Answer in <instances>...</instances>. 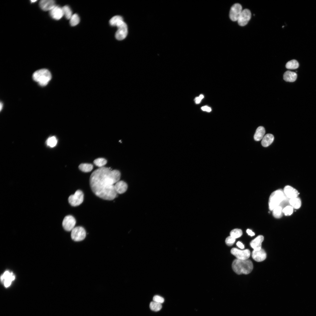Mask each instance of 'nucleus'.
<instances>
[{
    "mask_svg": "<svg viewBox=\"0 0 316 316\" xmlns=\"http://www.w3.org/2000/svg\"><path fill=\"white\" fill-rule=\"evenodd\" d=\"M289 202L291 206L295 209L299 208L301 205V200L297 197L290 199Z\"/></svg>",
    "mask_w": 316,
    "mask_h": 316,
    "instance_id": "obj_22",
    "label": "nucleus"
},
{
    "mask_svg": "<svg viewBox=\"0 0 316 316\" xmlns=\"http://www.w3.org/2000/svg\"><path fill=\"white\" fill-rule=\"evenodd\" d=\"M50 16L54 19L59 20L64 15L62 8L56 5L49 11Z\"/></svg>",
    "mask_w": 316,
    "mask_h": 316,
    "instance_id": "obj_14",
    "label": "nucleus"
},
{
    "mask_svg": "<svg viewBox=\"0 0 316 316\" xmlns=\"http://www.w3.org/2000/svg\"><path fill=\"white\" fill-rule=\"evenodd\" d=\"M84 199V194L80 190L76 191L73 195H70L68 198L69 203L74 207L78 206L83 202Z\"/></svg>",
    "mask_w": 316,
    "mask_h": 316,
    "instance_id": "obj_5",
    "label": "nucleus"
},
{
    "mask_svg": "<svg viewBox=\"0 0 316 316\" xmlns=\"http://www.w3.org/2000/svg\"><path fill=\"white\" fill-rule=\"evenodd\" d=\"M40 8L44 11H50L56 6L53 0H42L39 4Z\"/></svg>",
    "mask_w": 316,
    "mask_h": 316,
    "instance_id": "obj_15",
    "label": "nucleus"
},
{
    "mask_svg": "<svg viewBox=\"0 0 316 316\" xmlns=\"http://www.w3.org/2000/svg\"><path fill=\"white\" fill-rule=\"evenodd\" d=\"M63 15L66 19H70L72 16V11L70 7L66 5L62 8Z\"/></svg>",
    "mask_w": 316,
    "mask_h": 316,
    "instance_id": "obj_26",
    "label": "nucleus"
},
{
    "mask_svg": "<svg viewBox=\"0 0 316 316\" xmlns=\"http://www.w3.org/2000/svg\"><path fill=\"white\" fill-rule=\"evenodd\" d=\"M236 241V239L231 236L227 237L225 240L226 244L229 246H231L233 245Z\"/></svg>",
    "mask_w": 316,
    "mask_h": 316,
    "instance_id": "obj_34",
    "label": "nucleus"
},
{
    "mask_svg": "<svg viewBox=\"0 0 316 316\" xmlns=\"http://www.w3.org/2000/svg\"><path fill=\"white\" fill-rule=\"evenodd\" d=\"M284 192L286 196L290 199L297 197L299 194L296 189L289 186L285 187Z\"/></svg>",
    "mask_w": 316,
    "mask_h": 316,
    "instance_id": "obj_16",
    "label": "nucleus"
},
{
    "mask_svg": "<svg viewBox=\"0 0 316 316\" xmlns=\"http://www.w3.org/2000/svg\"><path fill=\"white\" fill-rule=\"evenodd\" d=\"M246 232L249 235L251 236H254L255 235L254 233L251 230L248 229L247 230Z\"/></svg>",
    "mask_w": 316,
    "mask_h": 316,
    "instance_id": "obj_38",
    "label": "nucleus"
},
{
    "mask_svg": "<svg viewBox=\"0 0 316 316\" xmlns=\"http://www.w3.org/2000/svg\"><path fill=\"white\" fill-rule=\"evenodd\" d=\"M252 256L255 260L260 262L265 259L267 254L265 250L261 248L259 250H254L252 253Z\"/></svg>",
    "mask_w": 316,
    "mask_h": 316,
    "instance_id": "obj_13",
    "label": "nucleus"
},
{
    "mask_svg": "<svg viewBox=\"0 0 316 316\" xmlns=\"http://www.w3.org/2000/svg\"><path fill=\"white\" fill-rule=\"evenodd\" d=\"M201 109L203 111H206L208 112H210L211 111V108L207 106L202 107Z\"/></svg>",
    "mask_w": 316,
    "mask_h": 316,
    "instance_id": "obj_36",
    "label": "nucleus"
},
{
    "mask_svg": "<svg viewBox=\"0 0 316 316\" xmlns=\"http://www.w3.org/2000/svg\"><path fill=\"white\" fill-rule=\"evenodd\" d=\"M242 230L240 229H235L232 230L230 232V236L236 239L240 237L242 235Z\"/></svg>",
    "mask_w": 316,
    "mask_h": 316,
    "instance_id": "obj_29",
    "label": "nucleus"
},
{
    "mask_svg": "<svg viewBox=\"0 0 316 316\" xmlns=\"http://www.w3.org/2000/svg\"><path fill=\"white\" fill-rule=\"evenodd\" d=\"M116 27L118 30L116 32L115 36L116 39L121 40L124 39L128 34V28L126 24L122 21L118 23Z\"/></svg>",
    "mask_w": 316,
    "mask_h": 316,
    "instance_id": "obj_7",
    "label": "nucleus"
},
{
    "mask_svg": "<svg viewBox=\"0 0 316 316\" xmlns=\"http://www.w3.org/2000/svg\"><path fill=\"white\" fill-rule=\"evenodd\" d=\"M33 79L41 86L46 85L51 78L50 71L46 69H42L35 71L33 74Z\"/></svg>",
    "mask_w": 316,
    "mask_h": 316,
    "instance_id": "obj_3",
    "label": "nucleus"
},
{
    "mask_svg": "<svg viewBox=\"0 0 316 316\" xmlns=\"http://www.w3.org/2000/svg\"><path fill=\"white\" fill-rule=\"evenodd\" d=\"M122 17L120 16L116 15L112 17L109 20V24L112 26H116L121 21H123Z\"/></svg>",
    "mask_w": 316,
    "mask_h": 316,
    "instance_id": "obj_24",
    "label": "nucleus"
},
{
    "mask_svg": "<svg viewBox=\"0 0 316 316\" xmlns=\"http://www.w3.org/2000/svg\"><path fill=\"white\" fill-rule=\"evenodd\" d=\"M201 99L199 97H196L195 99V101L196 104H198L200 103Z\"/></svg>",
    "mask_w": 316,
    "mask_h": 316,
    "instance_id": "obj_39",
    "label": "nucleus"
},
{
    "mask_svg": "<svg viewBox=\"0 0 316 316\" xmlns=\"http://www.w3.org/2000/svg\"><path fill=\"white\" fill-rule=\"evenodd\" d=\"M154 301L161 304L164 301V298L159 296L155 295L154 296L153 298Z\"/></svg>",
    "mask_w": 316,
    "mask_h": 316,
    "instance_id": "obj_35",
    "label": "nucleus"
},
{
    "mask_svg": "<svg viewBox=\"0 0 316 316\" xmlns=\"http://www.w3.org/2000/svg\"><path fill=\"white\" fill-rule=\"evenodd\" d=\"M299 66L298 62L296 60H292L288 62L286 65L288 69H295L297 68Z\"/></svg>",
    "mask_w": 316,
    "mask_h": 316,
    "instance_id": "obj_25",
    "label": "nucleus"
},
{
    "mask_svg": "<svg viewBox=\"0 0 316 316\" xmlns=\"http://www.w3.org/2000/svg\"><path fill=\"white\" fill-rule=\"evenodd\" d=\"M265 132V129L263 127H258L257 128L254 136V140L256 141L261 140L264 136Z\"/></svg>",
    "mask_w": 316,
    "mask_h": 316,
    "instance_id": "obj_21",
    "label": "nucleus"
},
{
    "mask_svg": "<svg viewBox=\"0 0 316 316\" xmlns=\"http://www.w3.org/2000/svg\"><path fill=\"white\" fill-rule=\"evenodd\" d=\"M120 172L110 168L103 167L95 170L91 175L90 185L91 189L97 197L111 200L117 196L114 185L119 181Z\"/></svg>",
    "mask_w": 316,
    "mask_h": 316,
    "instance_id": "obj_1",
    "label": "nucleus"
},
{
    "mask_svg": "<svg viewBox=\"0 0 316 316\" xmlns=\"http://www.w3.org/2000/svg\"><path fill=\"white\" fill-rule=\"evenodd\" d=\"M251 16V12L249 9H245L243 10L237 20L239 25L242 26L246 25L250 20Z\"/></svg>",
    "mask_w": 316,
    "mask_h": 316,
    "instance_id": "obj_11",
    "label": "nucleus"
},
{
    "mask_svg": "<svg viewBox=\"0 0 316 316\" xmlns=\"http://www.w3.org/2000/svg\"><path fill=\"white\" fill-rule=\"evenodd\" d=\"M285 196L281 189H278L272 192L269 199V209L272 210L275 207L280 206L281 203L286 199Z\"/></svg>",
    "mask_w": 316,
    "mask_h": 316,
    "instance_id": "obj_4",
    "label": "nucleus"
},
{
    "mask_svg": "<svg viewBox=\"0 0 316 316\" xmlns=\"http://www.w3.org/2000/svg\"><path fill=\"white\" fill-rule=\"evenodd\" d=\"M199 97H200V99H202V98H203V97H204V96H203V95H200V96H199Z\"/></svg>",
    "mask_w": 316,
    "mask_h": 316,
    "instance_id": "obj_41",
    "label": "nucleus"
},
{
    "mask_svg": "<svg viewBox=\"0 0 316 316\" xmlns=\"http://www.w3.org/2000/svg\"><path fill=\"white\" fill-rule=\"evenodd\" d=\"M78 168L80 170L83 172H88L92 169L93 166L90 164L82 163L79 165Z\"/></svg>",
    "mask_w": 316,
    "mask_h": 316,
    "instance_id": "obj_23",
    "label": "nucleus"
},
{
    "mask_svg": "<svg viewBox=\"0 0 316 316\" xmlns=\"http://www.w3.org/2000/svg\"><path fill=\"white\" fill-rule=\"evenodd\" d=\"M236 245L238 247L241 249H243L244 248V245L241 242H238L236 243Z\"/></svg>",
    "mask_w": 316,
    "mask_h": 316,
    "instance_id": "obj_37",
    "label": "nucleus"
},
{
    "mask_svg": "<svg viewBox=\"0 0 316 316\" xmlns=\"http://www.w3.org/2000/svg\"><path fill=\"white\" fill-rule=\"evenodd\" d=\"M274 139V136L272 134H267L265 135L262 139L261 144L264 147H267L272 143Z\"/></svg>",
    "mask_w": 316,
    "mask_h": 316,
    "instance_id": "obj_20",
    "label": "nucleus"
},
{
    "mask_svg": "<svg viewBox=\"0 0 316 316\" xmlns=\"http://www.w3.org/2000/svg\"><path fill=\"white\" fill-rule=\"evenodd\" d=\"M15 279V276L13 272L6 271L2 274L0 277L1 281L3 283L6 287L9 286L12 282Z\"/></svg>",
    "mask_w": 316,
    "mask_h": 316,
    "instance_id": "obj_12",
    "label": "nucleus"
},
{
    "mask_svg": "<svg viewBox=\"0 0 316 316\" xmlns=\"http://www.w3.org/2000/svg\"><path fill=\"white\" fill-rule=\"evenodd\" d=\"M75 223L76 220L75 218L71 215H68L64 218L62 225L65 230L70 231L74 228Z\"/></svg>",
    "mask_w": 316,
    "mask_h": 316,
    "instance_id": "obj_10",
    "label": "nucleus"
},
{
    "mask_svg": "<svg viewBox=\"0 0 316 316\" xmlns=\"http://www.w3.org/2000/svg\"><path fill=\"white\" fill-rule=\"evenodd\" d=\"M150 307L151 310L156 312L159 311L161 309L162 305L161 304L153 301L150 302Z\"/></svg>",
    "mask_w": 316,
    "mask_h": 316,
    "instance_id": "obj_30",
    "label": "nucleus"
},
{
    "mask_svg": "<svg viewBox=\"0 0 316 316\" xmlns=\"http://www.w3.org/2000/svg\"><path fill=\"white\" fill-rule=\"evenodd\" d=\"M70 23L71 26H75L79 23L80 18L78 14H74L72 15L70 19Z\"/></svg>",
    "mask_w": 316,
    "mask_h": 316,
    "instance_id": "obj_28",
    "label": "nucleus"
},
{
    "mask_svg": "<svg viewBox=\"0 0 316 316\" xmlns=\"http://www.w3.org/2000/svg\"><path fill=\"white\" fill-rule=\"evenodd\" d=\"M297 76V74L295 72L288 71L284 73L283 79L286 81L292 82L296 80Z\"/></svg>",
    "mask_w": 316,
    "mask_h": 316,
    "instance_id": "obj_19",
    "label": "nucleus"
},
{
    "mask_svg": "<svg viewBox=\"0 0 316 316\" xmlns=\"http://www.w3.org/2000/svg\"><path fill=\"white\" fill-rule=\"evenodd\" d=\"M86 236V231L81 226L75 227L71 231V238L75 241H82L85 238Z\"/></svg>",
    "mask_w": 316,
    "mask_h": 316,
    "instance_id": "obj_6",
    "label": "nucleus"
},
{
    "mask_svg": "<svg viewBox=\"0 0 316 316\" xmlns=\"http://www.w3.org/2000/svg\"><path fill=\"white\" fill-rule=\"evenodd\" d=\"M114 188L117 194H123L127 190L128 185L124 181H119L115 184Z\"/></svg>",
    "mask_w": 316,
    "mask_h": 316,
    "instance_id": "obj_17",
    "label": "nucleus"
},
{
    "mask_svg": "<svg viewBox=\"0 0 316 316\" xmlns=\"http://www.w3.org/2000/svg\"><path fill=\"white\" fill-rule=\"evenodd\" d=\"M231 253L239 260H247L249 257L250 253L248 249L241 250L236 248H233L231 250Z\"/></svg>",
    "mask_w": 316,
    "mask_h": 316,
    "instance_id": "obj_9",
    "label": "nucleus"
},
{
    "mask_svg": "<svg viewBox=\"0 0 316 316\" xmlns=\"http://www.w3.org/2000/svg\"><path fill=\"white\" fill-rule=\"evenodd\" d=\"M93 163L95 165L100 168L103 167L106 164L107 161L104 158H99L95 159Z\"/></svg>",
    "mask_w": 316,
    "mask_h": 316,
    "instance_id": "obj_31",
    "label": "nucleus"
},
{
    "mask_svg": "<svg viewBox=\"0 0 316 316\" xmlns=\"http://www.w3.org/2000/svg\"><path fill=\"white\" fill-rule=\"evenodd\" d=\"M47 144L51 147H53L56 146L57 143V140L55 136H52L49 138L47 140Z\"/></svg>",
    "mask_w": 316,
    "mask_h": 316,
    "instance_id": "obj_32",
    "label": "nucleus"
},
{
    "mask_svg": "<svg viewBox=\"0 0 316 316\" xmlns=\"http://www.w3.org/2000/svg\"><path fill=\"white\" fill-rule=\"evenodd\" d=\"M242 8L239 4L236 3L231 7L229 12V17L233 21H237L242 11Z\"/></svg>",
    "mask_w": 316,
    "mask_h": 316,
    "instance_id": "obj_8",
    "label": "nucleus"
},
{
    "mask_svg": "<svg viewBox=\"0 0 316 316\" xmlns=\"http://www.w3.org/2000/svg\"><path fill=\"white\" fill-rule=\"evenodd\" d=\"M37 1L36 0H31V2L33 3V2H35V1Z\"/></svg>",
    "mask_w": 316,
    "mask_h": 316,
    "instance_id": "obj_42",
    "label": "nucleus"
},
{
    "mask_svg": "<svg viewBox=\"0 0 316 316\" xmlns=\"http://www.w3.org/2000/svg\"><path fill=\"white\" fill-rule=\"evenodd\" d=\"M272 214L274 217L277 218H280L282 215V209L280 206L275 207L273 210Z\"/></svg>",
    "mask_w": 316,
    "mask_h": 316,
    "instance_id": "obj_27",
    "label": "nucleus"
},
{
    "mask_svg": "<svg viewBox=\"0 0 316 316\" xmlns=\"http://www.w3.org/2000/svg\"><path fill=\"white\" fill-rule=\"evenodd\" d=\"M293 208L291 206H286L282 209V212L285 215H290L293 213Z\"/></svg>",
    "mask_w": 316,
    "mask_h": 316,
    "instance_id": "obj_33",
    "label": "nucleus"
},
{
    "mask_svg": "<svg viewBox=\"0 0 316 316\" xmlns=\"http://www.w3.org/2000/svg\"><path fill=\"white\" fill-rule=\"evenodd\" d=\"M2 107H3V104L1 102H0V111H1Z\"/></svg>",
    "mask_w": 316,
    "mask_h": 316,
    "instance_id": "obj_40",
    "label": "nucleus"
},
{
    "mask_svg": "<svg viewBox=\"0 0 316 316\" xmlns=\"http://www.w3.org/2000/svg\"><path fill=\"white\" fill-rule=\"evenodd\" d=\"M263 236L260 235L257 236L250 242L251 247L254 250H259L261 248L262 243L264 240Z\"/></svg>",
    "mask_w": 316,
    "mask_h": 316,
    "instance_id": "obj_18",
    "label": "nucleus"
},
{
    "mask_svg": "<svg viewBox=\"0 0 316 316\" xmlns=\"http://www.w3.org/2000/svg\"><path fill=\"white\" fill-rule=\"evenodd\" d=\"M232 268L233 271L238 274H248L252 270L253 265L250 260H234L232 263Z\"/></svg>",
    "mask_w": 316,
    "mask_h": 316,
    "instance_id": "obj_2",
    "label": "nucleus"
}]
</instances>
